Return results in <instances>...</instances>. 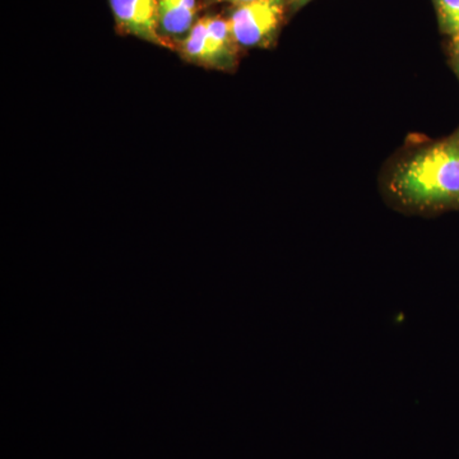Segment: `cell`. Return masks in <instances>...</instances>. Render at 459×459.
Returning <instances> with one entry per match:
<instances>
[{
    "instance_id": "6da1fadb",
    "label": "cell",
    "mask_w": 459,
    "mask_h": 459,
    "mask_svg": "<svg viewBox=\"0 0 459 459\" xmlns=\"http://www.w3.org/2000/svg\"><path fill=\"white\" fill-rule=\"evenodd\" d=\"M385 193L402 212L428 216L459 211V129L398 162Z\"/></svg>"
},
{
    "instance_id": "7a4b0ae2",
    "label": "cell",
    "mask_w": 459,
    "mask_h": 459,
    "mask_svg": "<svg viewBox=\"0 0 459 459\" xmlns=\"http://www.w3.org/2000/svg\"><path fill=\"white\" fill-rule=\"evenodd\" d=\"M238 47L229 20L208 16L195 21L178 50L184 60L193 65L231 71L237 65Z\"/></svg>"
},
{
    "instance_id": "3957f363",
    "label": "cell",
    "mask_w": 459,
    "mask_h": 459,
    "mask_svg": "<svg viewBox=\"0 0 459 459\" xmlns=\"http://www.w3.org/2000/svg\"><path fill=\"white\" fill-rule=\"evenodd\" d=\"M286 0H253L238 5L229 18L238 47H265L273 40L285 14Z\"/></svg>"
},
{
    "instance_id": "277c9868",
    "label": "cell",
    "mask_w": 459,
    "mask_h": 459,
    "mask_svg": "<svg viewBox=\"0 0 459 459\" xmlns=\"http://www.w3.org/2000/svg\"><path fill=\"white\" fill-rule=\"evenodd\" d=\"M117 30L157 47H174L160 32L159 0H110Z\"/></svg>"
},
{
    "instance_id": "5b68a950",
    "label": "cell",
    "mask_w": 459,
    "mask_h": 459,
    "mask_svg": "<svg viewBox=\"0 0 459 459\" xmlns=\"http://www.w3.org/2000/svg\"><path fill=\"white\" fill-rule=\"evenodd\" d=\"M197 11V0H159L160 32L172 47L195 26Z\"/></svg>"
},
{
    "instance_id": "8992f818",
    "label": "cell",
    "mask_w": 459,
    "mask_h": 459,
    "mask_svg": "<svg viewBox=\"0 0 459 459\" xmlns=\"http://www.w3.org/2000/svg\"><path fill=\"white\" fill-rule=\"evenodd\" d=\"M443 32L459 39V0H433Z\"/></svg>"
},
{
    "instance_id": "52a82bcc",
    "label": "cell",
    "mask_w": 459,
    "mask_h": 459,
    "mask_svg": "<svg viewBox=\"0 0 459 459\" xmlns=\"http://www.w3.org/2000/svg\"><path fill=\"white\" fill-rule=\"evenodd\" d=\"M451 62L459 78V39H453L451 44Z\"/></svg>"
},
{
    "instance_id": "ba28073f",
    "label": "cell",
    "mask_w": 459,
    "mask_h": 459,
    "mask_svg": "<svg viewBox=\"0 0 459 459\" xmlns=\"http://www.w3.org/2000/svg\"><path fill=\"white\" fill-rule=\"evenodd\" d=\"M213 2L217 3H230V4H234L238 7V5L247 4V3L253 2V0H213Z\"/></svg>"
},
{
    "instance_id": "9c48e42d",
    "label": "cell",
    "mask_w": 459,
    "mask_h": 459,
    "mask_svg": "<svg viewBox=\"0 0 459 459\" xmlns=\"http://www.w3.org/2000/svg\"><path fill=\"white\" fill-rule=\"evenodd\" d=\"M294 2L298 7H300V5L305 4V3L309 2V0H294Z\"/></svg>"
}]
</instances>
